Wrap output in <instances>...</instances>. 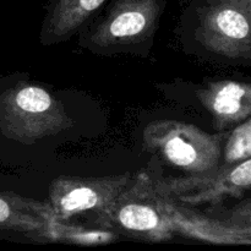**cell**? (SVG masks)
Segmentation results:
<instances>
[{"instance_id":"7","label":"cell","mask_w":251,"mask_h":251,"mask_svg":"<svg viewBox=\"0 0 251 251\" xmlns=\"http://www.w3.org/2000/svg\"><path fill=\"white\" fill-rule=\"evenodd\" d=\"M162 210L173 233L201 242L225 245H251V226H238L194 212L172 199L159 195Z\"/></svg>"},{"instance_id":"8","label":"cell","mask_w":251,"mask_h":251,"mask_svg":"<svg viewBox=\"0 0 251 251\" xmlns=\"http://www.w3.org/2000/svg\"><path fill=\"white\" fill-rule=\"evenodd\" d=\"M211 113L217 129H227L251 117V83L223 80L210 82L196 92Z\"/></svg>"},{"instance_id":"3","label":"cell","mask_w":251,"mask_h":251,"mask_svg":"<svg viewBox=\"0 0 251 251\" xmlns=\"http://www.w3.org/2000/svg\"><path fill=\"white\" fill-rule=\"evenodd\" d=\"M96 223L152 242H164L174 234L153 180L146 174H140L105 210L97 213Z\"/></svg>"},{"instance_id":"12","label":"cell","mask_w":251,"mask_h":251,"mask_svg":"<svg viewBox=\"0 0 251 251\" xmlns=\"http://www.w3.org/2000/svg\"><path fill=\"white\" fill-rule=\"evenodd\" d=\"M223 221L232 225L251 226V200L245 201L227 213Z\"/></svg>"},{"instance_id":"1","label":"cell","mask_w":251,"mask_h":251,"mask_svg":"<svg viewBox=\"0 0 251 251\" xmlns=\"http://www.w3.org/2000/svg\"><path fill=\"white\" fill-rule=\"evenodd\" d=\"M225 134H208L194 124L157 120L144 130V147L188 176L207 174L220 167Z\"/></svg>"},{"instance_id":"10","label":"cell","mask_w":251,"mask_h":251,"mask_svg":"<svg viewBox=\"0 0 251 251\" xmlns=\"http://www.w3.org/2000/svg\"><path fill=\"white\" fill-rule=\"evenodd\" d=\"M39 238L50 242H65L74 244H104L114 239V235L103 230L85 229L78 226L68 225L65 221L53 220L48 223Z\"/></svg>"},{"instance_id":"6","label":"cell","mask_w":251,"mask_h":251,"mask_svg":"<svg viewBox=\"0 0 251 251\" xmlns=\"http://www.w3.org/2000/svg\"><path fill=\"white\" fill-rule=\"evenodd\" d=\"M164 4V0H113L91 33V43L102 48L140 43L154 32Z\"/></svg>"},{"instance_id":"13","label":"cell","mask_w":251,"mask_h":251,"mask_svg":"<svg viewBox=\"0 0 251 251\" xmlns=\"http://www.w3.org/2000/svg\"><path fill=\"white\" fill-rule=\"evenodd\" d=\"M228 1L235 2V4L240 5V6H243L244 9L251 11V0H228Z\"/></svg>"},{"instance_id":"5","label":"cell","mask_w":251,"mask_h":251,"mask_svg":"<svg viewBox=\"0 0 251 251\" xmlns=\"http://www.w3.org/2000/svg\"><path fill=\"white\" fill-rule=\"evenodd\" d=\"M130 174L100 178L60 176L49 188V200L56 220L66 221L85 212L100 213L131 184Z\"/></svg>"},{"instance_id":"4","label":"cell","mask_w":251,"mask_h":251,"mask_svg":"<svg viewBox=\"0 0 251 251\" xmlns=\"http://www.w3.org/2000/svg\"><path fill=\"white\" fill-rule=\"evenodd\" d=\"M199 39L208 50L251 59V11L228 0H207L200 10Z\"/></svg>"},{"instance_id":"9","label":"cell","mask_w":251,"mask_h":251,"mask_svg":"<svg viewBox=\"0 0 251 251\" xmlns=\"http://www.w3.org/2000/svg\"><path fill=\"white\" fill-rule=\"evenodd\" d=\"M107 0H49L41 41L53 44L70 38L85 26Z\"/></svg>"},{"instance_id":"2","label":"cell","mask_w":251,"mask_h":251,"mask_svg":"<svg viewBox=\"0 0 251 251\" xmlns=\"http://www.w3.org/2000/svg\"><path fill=\"white\" fill-rule=\"evenodd\" d=\"M0 117L6 135L26 145L74 126L61 102L47 90L33 85L6 92L0 100Z\"/></svg>"},{"instance_id":"11","label":"cell","mask_w":251,"mask_h":251,"mask_svg":"<svg viewBox=\"0 0 251 251\" xmlns=\"http://www.w3.org/2000/svg\"><path fill=\"white\" fill-rule=\"evenodd\" d=\"M223 164H233L251 157V117L238 125L226 141L223 149Z\"/></svg>"}]
</instances>
